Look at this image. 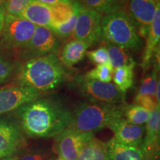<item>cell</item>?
Listing matches in <instances>:
<instances>
[{
  "label": "cell",
  "mask_w": 160,
  "mask_h": 160,
  "mask_svg": "<svg viewBox=\"0 0 160 160\" xmlns=\"http://www.w3.org/2000/svg\"><path fill=\"white\" fill-rule=\"evenodd\" d=\"M18 125L31 138L57 137L69 127L72 112L59 100L39 98L25 104L16 112Z\"/></svg>",
  "instance_id": "1"
},
{
  "label": "cell",
  "mask_w": 160,
  "mask_h": 160,
  "mask_svg": "<svg viewBox=\"0 0 160 160\" xmlns=\"http://www.w3.org/2000/svg\"><path fill=\"white\" fill-rule=\"evenodd\" d=\"M66 77L67 73L59 56L51 53L26 61L18 73L17 82L43 93L57 88Z\"/></svg>",
  "instance_id": "2"
},
{
  "label": "cell",
  "mask_w": 160,
  "mask_h": 160,
  "mask_svg": "<svg viewBox=\"0 0 160 160\" xmlns=\"http://www.w3.org/2000/svg\"><path fill=\"white\" fill-rule=\"evenodd\" d=\"M125 104H109L86 102L72 112L68 128L80 132L95 133L108 128L113 120L124 117Z\"/></svg>",
  "instance_id": "3"
},
{
  "label": "cell",
  "mask_w": 160,
  "mask_h": 160,
  "mask_svg": "<svg viewBox=\"0 0 160 160\" xmlns=\"http://www.w3.org/2000/svg\"><path fill=\"white\" fill-rule=\"evenodd\" d=\"M102 39L126 50H139L142 45L134 24L127 11H119L102 17Z\"/></svg>",
  "instance_id": "4"
},
{
  "label": "cell",
  "mask_w": 160,
  "mask_h": 160,
  "mask_svg": "<svg viewBox=\"0 0 160 160\" xmlns=\"http://www.w3.org/2000/svg\"><path fill=\"white\" fill-rule=\"evenodd\" d=\"M71 87L91 102L125 103V93L120 91L111 82H102L79 75L73 78Z\"/></svg>",
  "instance_id": "5"
},
{
  "label": "cell",
  "mask_w": 160,
  "mask_h": 160,
  "mask_svg": "<svg viewBox=\"0 0 160 160\" xmlns=\"http://www.w3.org/2000/svg\"><path fill=\"white\" fill-rule=\"evenodd\" d=\"M37 26L21 17L5 13L0 44L5 48H21L28 43Z\"/></svg>",
  "instance_id": "6"
},
{
  "label": "cell",
  "mask_w": 160,
  "mask_h": 160,
  "mask_svg": "<svg viewBox=\"0 0 160 160\" xmlns=\"http://www.w3.org/2000/svg\"><path fill=\"white\" fill-rule=\"evenodd\" d=\"M94 137L95 133L80 132L68 128L54 137L53 151L63 160H77L82 148Z\"/></svg>",
  "instance_id": "7"
},
{
  "label": "cell",
  "mask_w": 160,
  "mask_h": 160,
  "mask_svg": "<svg viewBox=\"0 0 160 160\" xmlns=\"http://www.w3.org/2000/svg\"><path fill=\"white\" fill-rule=\"evenodd\" d=\"M102 15L84 7L78 16L73 37L91 47L102 40L101 22Z\"/></svg>",
  "instance_id": "8"
},
{
  "label": "cell",
  "mask_w": 160,
  "mask_h": 160,
  "mask_svg": "<svg viewBox=\"0 0 160 160\" xmlns=\"http://www.w3.org/2000/svg\"><path fill=\"white\" fill-rule=\"evenodd\" d=\"M27 141L17 122L0 117V157L8 159L22 151Z\"/></svg>",
  "instance_id": "9"
},
{
  "label": "cell",
  "mask_w": 160,
  "mask_h": 160,
  "mask_svg": "<svg viewBox=\"0 0 160 160\" xmlns=\"http://www.w3.org/2000/svg\"><path fill=\"white\" fill-rule=\"evenodd\" d=\"M43 93L32 88L11 85L0 89V115L17 111L20 107L42 97Z\"/></svg>",
  "instance_id": "10"
},
{
  "label": "cell",
  "mask_w": 160,
  "mask_h": 160,
  "mask_svg": "<svg viewBox=\"0 0 160 160\" xmlns=\"http://www.w3.org/2000/svg\"><path fill=\"white\" fill-rule=\"evenodd\" d=\"M60 45L59 39L51 29L37 26L31 39L23 48L24 55L30 59L57 53Z\"/></svg>",
  "instance_id": "11"
},
{
  "label": "cell",
  "mask_w": 160,
  "mask_h": 160,
  "mask_svg": "<svg viewBox=\"0 0 160 160\" xmlns=\"http://www.w3.org/2000/svg\"><path fill=\"white\" fill-rule=\"evenodd\" d=\"M159 2L152 0H129L128 14L140 38H146Z\"/></svg>",
  "instance_id": "12"
},
{
  "label": "cell",
  "mask_w": 160,
  "mask_h": 160,
  "mask_svg": "<svg viewBox=\"0 0 160 160\" xmlns=\"http://www.w3.org/2000/svg\"><path fill=\"white\" fill-rule=\"evenodd\" d=\"M108 128L113 133L112 139L117 142L126 145H142L145 133V125H133L121 117L113 120Z\"/></svg>",
  "instance_id": "13"
},
{
  "label": "cell",
  "mask_w": 160,
  "mask_h": 160,
  "mask_svg": "<svg viewBox=\"0 0 160 160\" xmlns=\"http://www.w3.org/2000/svg\"><path fill=\"white\" fill-rule=\"evenodd\" d=\"M160 106L151 112L145 124V133L142 148L152 160H159L160 151Z\"/></svg>",
  "instance_id": "14"
},
{
  "label": "cell",
  "mask_w": 160,
  "mask_h": 160,
  "mask_svg": "<svg viewBox=\"0 0 160 160\" xmlns=\"http://www.w3.org/2000/svg\"><path fill=\"white\" fill-rule=\"evenodd\" d=\"M108 160H152L141 146L126 145L113 139L107 142Z\"/></svg>",
  "instance_id": "15"
},
{
  "label": "cell",
  "mask_w": 160,
  "mask_h": 160,
  "mask_svg": "<svg viewBox=\"0 0 160 160\" xmlns=\"http://www.w3.org/2000/svg\"><path fill=\"white\" fill-rule=\"evenodd\" d=\"M160 39V4L157 5L156 13L152 21L149 33L146 37V46L142 56L141 67L146 71L151 65V59L154 57L155 52L159 48Z\"/></svg>",
  "instance_id": "16"
},
{
  "label": "cell",
  "mask_w": 160,
  "mask_h": 160,
  "mask_svg": "<svg viewBox=\"0 0 160 160\" xmlns=\"http://www.w3.org/2000/svg\"><path fill=\"white\" fill-rule=\"evenodd\" d=\"M20 17L36 26L50 28L52 22L51 6L32 0L24 9Z\"/></svg>",
  "instance_id": "17"
},
{
  "label": "cell",
  "mask_w": 160,
  "mask_h": 160,
  "mask_svg": "<svg viewBox=\"0 0 160 160\" xmlns=\"http://www.w3.org/2000/svg\"><path fill=\"white\" fill-rule=\"evenodd\" d=\"M89 45L77 39L68 42L62 49L59 59L63 66L71 68L76 64L80 62L85 57Z\"/></svg>",
  "instance_id": "18"
},
{
  "label": "cell",
  "mask_w": 160,
  "mask_h": 160,
  "mask_svg": "<svg viewBox=\"0 0 160 160\" xmlns=\"http://www.w3.org/2000/svg\"><path fill=\"white\" fill-rule=\"evenodd\" d=\"M129 0H81L86 8L98 12L100 14L107 15L127 8Z\"/></svg>",
  "instance_id": "19"
},
{
  "label": "cell",
  "mask_w": 160,
  "mask_h": 160,
  "mask_svg": "<svg viewBox=\"0 0 160 160\" xmlns=\"http://www.w3.org/2000/svg\"><path fill=\"white\" fill-rule=\"evenodd\" d=\"M77 160H108L107 143L93 138L82 148Z\"/></svg>",
  "instance_id": "20"
},
{
  "label": "cell",
  "mask_w": 160,
  "mask_h": 160,
  "mask_svg": "<svg viewBox=\"0 0 160 160\" xmlns=\"http://www.w3.org/2000/svg\"><path fill=\"white\" fill-rule=\"evenodd\" d=\"M109 58V63L113 69L126 65H136V62L127 50L113 44L105 42Z\"/></svg>",
  "instance_id": "21"
},
{
  "label": "cell",
  "mask_w": 160,
  "mask_h": 160,
  "mask_svg": "<svg viewBox=\"0 0 160 160\" xmlns=\"http://www.w3.org/2000/svg\"><path fill=\"white\" fill-rule=\"evenodd\" d=\"M135 65H126L113 69L112 79L113 84L124 93L133 85V70Z\"/></svg>",
  "instance_id": "22"
},
{
  "label": "cell",
  "mask_w": 160,
  "mask_h": 160,
  "mask_svg": "<svg viewBox=\"0 0 160 160\" xmlns=\"http://www.w3.org/2000/svg\"><path fill=\"white\" fill-rule=\"evenodd\" d=\"M72 5H73L74 11H73V14L72 16L71 19L68 22L60 25L52 26L50 28L59 39H68L69 37L73 36L78 16L82 9L84 8V5L80 2L79 0L72 1Z\"/></svg>",
  "instance_id": "23"
},
{
  "label": "cell",
  "mask_w": 160,
  "mask_h": 160,
  "mask_svg": "<svg viewBox=\"0 0 160 160\" xmlns=\"http://www.w3.org/2000/svg\"><path fill=\"white\" fill-rule=\"evenodd\" d=\"M151 112L137 104L127 105L125 107L124 118L129 122L136 125H145L151 117Z\"/></svg>",
  "instance_id": "24"
},
{
  "label": "cell",
  "mask_w": 160,
  "mask_h": 160,
  "mask_svg": "<svg viewBox=\"0 0 160 160\" xmlns=\"http://www.w3.org/2000/svg\"><path fill=\"white\" fill-rule=\"evenodd\" d=\"M52 22L49 28L52 26L65 24L71 19L73 14V7L71 2H60L51 6Z\"/></svg>",
  "instance_id": "25"
},
{
  "label": "cell",
  "mask_w": 160,
  "mask_h": 160,
  "mask_svg": "<svg viewBox=\"0 0 160 160\" xmlns=\"http://www.w3.org/2000/svg\"><path fill=\"white\" fill-rule=\"evenodd\" d=\"M51 153L45 148L23 150L13 157L3 160H48Z\"/></svg>",
  "instance_id": "26"
},
{
  "label": "cell",
  "mask_w": 160,
  "mask_h": 160,
  "mask_svg": "<svg viewBox=\"0 0 160 160\" xmlns=\"http://www.w3.org/2000/svg\"><path fill=\"white\" fill-rule=\"evenodd\" d=\"M113 69L110 64L97 65L95 68L88 72L84 76L90 79L97 80L102 82H111Z\"/></svg>",
  "instance_id": "27"
},
{
  "label": "cell",
  "mask_w": 160,
  "mask_h": 160,
  "mask_svg": "<svg viewBox=\"0 0 160 160\" xmlns=\"http://www.w3.org/2000/svg\"><path fill=\"white\" fill-rule=\"evenodd\" d=\"M157 70L159 68L155 65L151 75L145 78L142 81L137 96H151L154 97V93L157 83Z\"/></svg>",
  "instance_id": "28"
},
{
  "label": "cell",
  "mask_w": 160,
  "mask_h": 160,
  "mask_svg": "<svg viewBox=\"0 0 160 160\" xmlns=\"http://www.w3.org/2000/svg\"><path fill=\"white\" fill-rule=\"evenodd\" d=\"M32 0H4V9L6 13L20 17L24 9Z\"/></svg>",
  "instance_id": "29"
},
{
  "label": "cell",
  "mask_w": 160,
  "mask_h": 160,
  "mask_svg": "<svg viewBox=\"0 0 160 160\" xmlns=\"http://www.w3.org/2000/svg\"><path fill=\"white\" fill-rule=\"evenodd\" d=\"M85 56L96 65H103V64H110L109 58L108 54L107 48L105 45L101 46L98 48L86 52Z\"/></svg>",
  "instance_id": "30"
},
{
  "label": "cell",
  "mask_w": 160,
  "mask_h": 160,
  "mask_svg": "<svg viewBox=\"0 0 160 160\" xmlns=\"http://www.w3.org/2000/svg\"><path fill=\"white\" fill-rule=\"evenodd\" d=\"M14 65L9 60L0 57V84L4 82L11 77Z\"/></svg>",
  "instance_id": "31"
},
{
  "label": "cell",
  "mask_w": 160,
  "mask_h": 160,
  "mask_svg": "<svg viewBox=\"0 0 160 160\" xmlns=\"http://www.w3.org/2000/svg\"><path fill=\"white\" fill-rule=\"evenodd\" d=\"M135 103L137 104L150 112H152L158 105L153 97L151 96H136Z\"/></svg>",
  "instance_id": "32"
},
{
  "label": "cell",
  "mask_w": 160,
  "mask_h": 160,
  "mask_svg": "<svg viewBox=\"0 0 160 160\" xmlns=\"http://www.w3.org/2000/svg\"><path fill=\"white\" fill-rule=\"evenodd\" d=\"M34 1L39 2L40 3L45 4V5L49 6L57 5V4L60 2H71L69 0H34Z\"/></svg>",
  "instance_id": "33"
},
{
  "label": "cell",
  "mask_w": 160,
  "mask_h": 160,
  "mask_svg": "<svg viewBox=\"0 0 160 160\" xmlns=\"http://www.w3.org/2000/svg\"><path fill=\"white\" fill-rule=\"evenodd\" d=\"M159 90H160V82L159 79L158 80L157 83V87H156L155 93H154V99L157 102V105H160V93H159Z\"/></svg>",
  "instance_id": "34"
},
{
  "label": "cell",
  "mask_w": 160,
  "mask_h": 160,
  "mask_svg": "<svg viewBox=\"0 0 160 160\" xmlns=\"http://www.w3.org/2000/svg\"><path fill=\"white\" fill-rule=\"evenodd\" d=\"M5 11H0V35H1L4 20H5Z\"/></svg>",
  "instance_id": "35"
},
{
  "label": "cell",
  "mask_w": 160,
  "mask_h": 160,
  "mask_svg": "<svg viewBox=\"0 0 160 160\" xmlns=\"http://www.w3.org/2000/svg\"><path fill=\"white\" fill-rule=\"evenodd\" d=\"M0 11H5V9H4V0H0Z\"/></svg>",
  "instance_id": "36"
},
{
  "label": "cell",
  "mask_w": 160,
  "mask_h": 160,
  "mask_svg": "<svg viewBox=\"0 0 160 160\" xmlns=\"http://www.w3.org/2000/svg\"><path fill=\"white\" fill-rule=\"evenodd\" d=\"M152 1H153V2H159V0H152Z\"/></svg>",
  "instance_id": "37"
},
{
  "label": "cell",
  "mask_w": 160,
  "mask_h": 160,
  "mask_svg": "<svg viewBox=\"0 0 160 160\" xmlns=\"http://www.w3.org/2000/svg\"><path fill=\"white\" fill-rule=\"evenodd\" d=\"M57 160H63V159H60V158L57 157Z\"/></svg>",
  "instance_id": "38"
},
{
  "label": "cell",
  "mask_w": 160,
  "mask_h": 160,
  "mask_svg": "<svg viewBox=\"0 0 160 160\" xmlns=\"http://www.w3.org/2000/svg\"><path fill=\"white\" fill-rule=\"evenodd\" d=\"M3 159H3L2 157H0V160H3Z\"/></svg>",
  "instance_id": "39"
},
{
  "label": "cell",
  "mask_w": 160,
  "mask_h": 160,
  "mask_svg": "<svg viewBox=\"0 0 160 160\" xmlns=\"http://www.w3.org/2000/svg\"><path fill=\"white\" fill-rule=\"evenodd\" d=\"M69 1H71V2H72V1H74V0H69Z\"/></svg>",
  "instance_id": "40"
}]
</instances>
